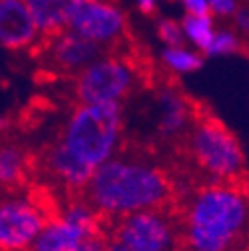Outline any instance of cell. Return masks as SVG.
Here are the masks:
<instances>
[{
	"instance_id": "3957f363",
	"label": "cell",
	"mask_w": 249,
	"mask_h": 251,
	"mask_svg": "<svg viewBox=\"0 0 249 251\" xmlns=\"http://www.w3.org/2000/svg\"><path fill=\"white\" fill-rule=\"evenodd\" d=\"M60 142L92 170H98L120 155L124 142L122 104H80L64 122Z\"/></svg>"
},
{
	"instance_id": "d4e9b609",
	"label": "cell",
	"mask_w": 249,
	"mask_h": 251,
	"mask_svg": "<svg viewBox=\"0 0 249 251\" xmlns=\"http://www.w3.org/2000/svg\"><path fill=\"white\" fill-rule=\"evenodd\" d=\"M106 251H134V249H130L126 243L118 241L116 237H110V239H108V247H106Z\"/></svg>"
},
{
	"instance_id": "44dd1931",
	"label": "cell",
	"mask_w": 249,
	"mask_h": 251,
	"mask_svg": "<svg viewBox=\"0 0 249 251\" xmlns=\"http://www.w3.org/2000/svg\"><path fill=\"white\" fill-rule=\"evenodd\" d=\"M179 4H181L185 14H196V16L211 14L207 0H179Z\"/></svg>"
},
{
	"instance_id": "ba28073f",
	"label": "cell",
	"mask_w": 249,
	"mask_h": 251,
	"mask_svg": "<svg viewBox=\"0 0 249 251\" xmlns=\"http://www.w3.org/2000/svg\"><path fill=\"white\" fill-rule=\"evenodd\" d=\"M68 28L102 48H110L126 36L128 16L114 0H86L74 10Z\"/></svg>"
},
{
	"instance_id": "2e32d148",
	"label": "cell",
	"mask_w": 249,
	"mask_h": 251,
	"mask_svg": "<svg viewBox=\"0 0 249 251\" xmlns=\"http://www.w3.org/2000/svg\"><path fill=\"white\" fill-rule=\"evenodd\" d=\"M181 26H183V32H185V40H188L196 50L205 54L213 42L215 32H217L215 16L213 14H205V16L185 14L181 18Z\"/></svg>"
},
{
	"instance_id": "7c38bea8",
	"label": "cell",
	"mask_w": 249,
	"mask_h": 251,
	"mask_svg": "<svg viewBox=\"0 0 249 251\" xmlns=\"http://www.w3.org/2000/svg\"><path fill=\"white\" fill-rule=\"evenodd\" d=\"M44 170L54 177L60 185L70 192H86L96 170L84 164L78 155H74L60 140L52 144L44 153Z\"/></svg>"
},
{
	"instance_id": "5bb4252c",
	"label": "cell",
	"mask_w": 249,
	"mask_h": 251,
	"mask_svg": "<svg viewBox=\"0 0 249 251\" xmlns=\"http://www.w3.org/2000/svg\"><path fill=\"white\" fill-rule=\"evenodd\" d=\"M84 2L86 0H26L44 38H52L66 30L74 10Z\"/></svg>"
},
{
	"instance_id": "ac0fdd59",
	"label": "cell",
	"mask_w": 249,
	"mask_h": 251,
	"mask_svg": "<svg viewBox=\"0 0 249 251\" xmlns=\"http://www.w3.org/2000/svg\"><path fill=\"white\" fill-rule=\"evenodd\" d=\"M245 48L243 36L233 28H217L211 46L207 48L205 56H233Z\"/></svg>"
},
{
	"instance_id": "8992f818",
	"label": "cell",
	"mask_w": 249,
	"mask_h": 251,
	"mask_svg": "<svg viewBox=\"0 0 249 251\" xmlns=\"http://www.w3.org/2000/svg\"><path fill=\"white\" fill-rule=\"evenodd\" d=\"M112 237L134 251H177L181 233L172 213L158 207L118 219Z\"/></svg>"
},
{
	"instance_id": "6da1fadb",
	"label": "cell",
	"mask_w": 249,
	"mask_h": 251,
	"mask_svg": "<svg viewBox=\"0 0 249 251\" xmlns=\"http://www.w3.org/2000/svg\"><path fill=\"white\" fill-rule=\"evenodd\" d=\"M172 196L174 185L166 170L136 155H116L100 166L84 192L90 205L108 219L166 207Z\"/></svg>"
},
{
	"instance_id": "4316f807",
	"label": "cell",
	"mask_w": 249,
	"mask_h": 251,
	"mask_svg": "<svg viewBox=\"0 0 249 251\" xmlns=\"http://www.w3.org/2000/svg\"><path fill=\"white\" fill-rule=\"evenodd\" d=\"M245 56H247V60H249V44H247V48H245Z\"/></svg>"
},
{
	"instance_id": "ffe728a7",
	"label": "cell",
	"mask_w": 249,
	"mask_h": 251,
	"mask_svg": "<svg viewBox=\"0 0 249 251\" xmlns=\"http://www.w3.org/2000/svg\"><path fill=\"white\" fill-rule=\"evenodd\" d=\"M209 2V10L215 18H233L237 14L239 0H207Z\"/></svg>"
},
{
	"instance_id": "e0dca14e",
	"label": "cell",
	"mask_w": 249,
	"mask_h": 251,
	"mask_svg": "<svg viewBox=\"0 0 249 251\" xmlns=\"http://www.w3.org/2000/svg\"><path fill=\"white\" fill-rule=\"evenodd\" d=\"M28 168V155L16 144H6L0 150V181L6 187H14L22 181Z\"/></svg>"
},
{
	"instance_id": "d6986e66",
	"label": "cell",
	"mask_w": 249,
	"mask_h": 251,
	"mask_svg": "<svg viewBox=\"0 0 249 251\" xmlns=\"http://www.w3.org/2000/svg\"><path fill=\"white\" fill-rule=\"evenodd\" d=\"M155 34H158V38L166 46H183L188 42L181 20H175V18H160L158 24H155Z\"/></svg>"
},
{
	"instance_id": "cb8c5ba5",
	"label": "cell",
	"mask_w": 249,
	"mask_h": 251,
	"mask_svg": "<svg viewBox=\"0 0 249 251\" xmlns=\"http://www.w3.org/2000/svg\"><path fill=\"white\" fill-rule=\"evenodd\" d=\"M134 4H136V8H138L142 14L149 16V14H153L155 10H158L160 0H134Z\"/></svg>"
},
{
	"instance_id": "4fadbf2b",
	"label": "cell",
	"mask_w": 249,
	"mask_h": 251,
	"mask_svg": "<svg viewBox=\"0 0 249 251\" xmlns=\"http://www.w3.org/2000/svg\"><path fill=\"white\" fill-rule=\"evenodd\" d=\"M86 237H90V233L80 224H76L66 213L58 211L48 219L32 251H74Z\"/></svg>"
},
{
	"instance_id": "9a60e30c",
	"label": "cell",
	"mask_w": 249,
	"mask_h": 251,
	"mask_svg": "<svg viewBox=\"0 0 249 251\" xmlns=\"http://www.w3.org/2000/svg\"><path fill=\"white\" fill-rule=\"evenodd\" d=\"M160 62L168 72L192 74L203 66V54L194 46H166L160 54Z\"/></svg>"
},
{
	"instance_id": "9c48e42d",
	"label": "cell",
	"mask_w": 249,
	"mask_h": 251,
	"mask_svg": "<svg viewBox=\"0 0 249 251\" xmlns=\"http://www.w3.org/2000/svg\"><path fill=\"white\" fill-rule=\"evenodd\" d=\"M46 54H48L50 64L56 70L78 76L90 64H94L98 58L104 56V48L98 46L96 42L80 36L74 30L66 28L60 34L48 38Z\"/></svg>"
},
{
	"instance_id": "8fae6325",
	"label": "cell",
	"mask_w": 249,
	"mask_h": 251,
	"mask_svg": "<svg viewBox=\"0 0 249 251\" xmlns=\"http://www.w3.org/2000/svg\"><path fill=\"white\" fill-rule=\"evenodd\" d=\"M153 108L158 130L166 138L179 136L185 130L190 132L194 126V110L190 106V100L174 86H164L155 92Z\"/></svg>"
},
{
	"instance_id": "5b68a950",
	"label": "cell",
	"mask_w": 249,
	"mask_h": 251,
	"mask_svg": "<svg viewBox=\"0 0 249 251\" xmlns=\"http://www.w3.org/2000/svg\"><path fill=\"white\" fill-rule=\"evenodd\" d=\"M138 84V70L130 60L102 56L76 76L80 104H122Z\"/></svg>"
},
{
	"instance_id": "484cf974",
	"label": "cell",
	"mask_w": 249,
	"mask_h": 251,
	"mask_svg": "<svg viewBox=\"0 0 249 251\" xmlns=\"http://www.w3.org/2000/svg\"><path fill=\"white\" fill-rule=\"evenodd\" d=\"M241 190H243V194H245V198H247V201H249V176L241 181Z\"/></svg>"
},
{
	"instance_id": "277c9868",
	"label": "cell",
	"mask_w": 249,
	"mask_h": 251,
	"mask_svg": "<svg viewBox=\"0 0 249 251\" xmlns=\"http://www.w3.org/2000/svg\"><path fill=\"white\" fill-rule=\"evenodd\" d=\"M188 153L209 181H235L245 172V151L235 134L211 116L198 118L188 132Z\"/></svg>"
},
{
	"instance_id": "7402d4cb",
	"label": "cell",
	"mask_w": 249,
	"mask_h": 251,
	"mask_svg": "<svg viewBox=\"0 0 249 251\" xmlns=\"http://www.w3.org/2000/svg\"><path fill=\"white\" fill-rule=\"evenodd\" d=\"M106 247H108V239L102 233H98L86 237L74 251H106Z\"/></svg>"
},
{
	"instance_id": "7a4b0ae2",
	"label": "cell",
	"mask_w": 249,
	"mask_h": 251,
	"mask_svg": "<svg viewBox=\"0 0 249 251\" xmlns=\"http://www.w3.org/2000/svg\"><path fill=\"white\" fill-rule=\"evenodd\" d=\"M183 245L190 251H247L249 201L235 181H207L183 211Z\"/></svg>"
},
{
	"instance_id": "52a82bcc",
	"label": "cell",
	"mask_w": 249,
	"mask_h": 251,
	"mask_svg": "<svg viewBox=\"0 0 249 251\" xmlns=\"http://www.w3.org/2000/svg\"><path fill=\"white\" fill-rule=\"evenodd\" d=\"M48 211L28 194H10L0 205V247L2 251H32L46 227Z\"/></svg>"
},
{
	"instance_id": "30bf717a",
	"label": "cell",
	"mask_w": 249,
	"mask_h": 251,
	"mask_svg": "<svg viewBox=\"0 0 249 251\" xmlns=\"http://www.w3.org/2000/svg\"><path fill=\"white\" fill-rule=\"evenodd\" d=\"M44 36L26 0H0V44L10 52H26Z\"/></svg>"
},
{
	"instance_id": "603a6c76",
	"label": "cell",
	"mask_w": 249,
	"mask_h": 251,
	"mask_svg": "<svg viewBox=\"0 0 249 251\" xmlns=\"http://www.w3.org/2000/svg\"><path fill=\"white\" fill-rule=\"evenodd\" d=\"M233 24H235V30L245 38L249 40V6H241L237 10V14L233 16Z\"/></svg>"
}]
</instances>
